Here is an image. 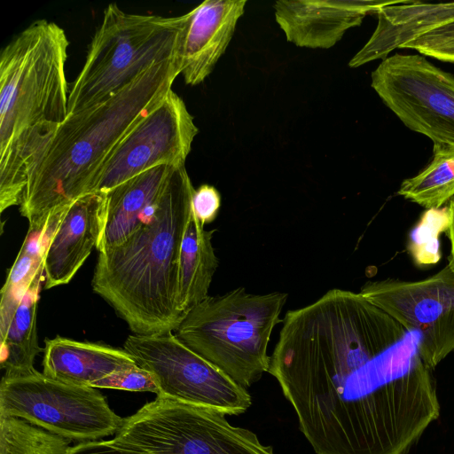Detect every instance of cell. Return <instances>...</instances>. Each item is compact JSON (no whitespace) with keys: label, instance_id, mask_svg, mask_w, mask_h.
I'll list each match as a JSON object with an SVG mask.
<instances>
[{"label":"cell","instance_id":"obj_20","mask_svg":"<svg viewBox=\"0 0 454 454\" xmlns=\"http://www.w3.org/2000/svg\"><path fill=\"white\" fill-rule=\"evenodd\" d=\"M43 273L42 266L33 277L6 329L0 333V364L4 375L35 370V358L43 351L38 344L36 314Z\"/></svg>","mask_w":454,"mask_h":454},{"label":"cell","instance_id":"obj_24","mask_svg":"<svg viewBox=\"0 0 454 454\" xmlns=\"http://www.w3.org/2000/svg\"><path fill=\"white\" fill-rule=\"evenodd\" d=\"M67 454H153L140 446L114 436L69 446Z\"/></svg>","mask_w":454,"mask_h":454},{"label":"cell","instance_id":"obj_16","mask_svg":"<svg viewBox=\"0 0 454 454\" xmlns=\"http://www.w3.org/2000/svg\"><path fill=\"white\" fill-rule=\"evenodd\" d=\"M246 0H207L188 12L181 51V74L188 85H198L213 71L229 45Z\"/></svg>","mask_w":454,"mask_h":454},{"label":"cell","instance_id":"obj_14","mask_svg":"<svg viewBox=\"0 0 454 454\" xmlns=\"http://www.w3.org/2000/svg\"><path fill=\"white\" fill-rule=\"evenodd\" d=\"M391 2L279 0L274 9L287 41L300 47L329 49L367 14Z\"/></svg>","mask_w":454,"mask_h":454},{"label":"cell","instance_id":"obj_4","mask_svg":"<svg viewBox=\"0 0 454 454\" xmlns=\"http://www.w3.org/2000/svg\"><path fill=\"white\" fill-rule=\"evenodd\" d=\"M65 30L46 20L15 35L0 55V212L20 206L27 168L67 117Z\"/></svg>","mask_w":454,"mask_h":454},{"label":"cell","instance_id":"obj_5","mask_svg":"<svg viewBox=\"0 0 454 454\" xmlns=\"http://www.w3.org/2000/svg\"><path fill=\"white\" fill-rule=\"evenodd\" d=\"M188 20V12L133 14L108 4L69 91L67 115L107 100L154 65L181 59Z\"/></svg>","mask_w":454,"mask_h":454},{"label":"cell","instance_id":"obj_9","mask_svg":"<svg viewBox=\"0 0 454 454\" xmlns=\"http://www.w3.org/2000/svg\"><path fill=\"white\" fill-rule=\"evenodd\" d=\"M123 348L158 386L157 396L213 409L225 415L244 413L252 400L245 387L183 343L172 332L129 335Z\"/></svg>","mask_w":454,"mask_h":454},{"label":"cell","instance_id":"obj_2","mask_svg":"<svg viewBox=\"0 0 454 454\" xmlns=\"http://www.w3.org/2000/svg\"><path fill=\"white\" fill-rule=\"evenodd\" d=\"M181 59L156 64L107 100L68 114L27 168L20 212L41 231L90 193L100 167L130 129L172 89Z\"/></svg>","mask_w":454,"mask_h":454},{"label":"cell","instance_id":"obj_17","mask_svg":"<svg viewBox=\"0 0 454 454\" xmlns=\"http://www.w3.org/2000/svg\"><path fill=\"white\" fill-rule=\"evenodd\" d=\"M378 25L364 46L348 65L358 67L388 54L418 35L454 20V3L426 4L392 1L376 12Z\"/></svg>","mask_w":454,"mask_h":454},{"label":"cell","instance_id":"obj_23","mask_svg":"<svg viewBox=\"0 0 454 454\" xmlns=\"http://www.w3.org/2000/svg\"><path fill=\"white\" fill-rule=\"evenodd\" d=\"M403 48L416 50L442 61L454 62V20L418 35Z\"/></svg>","mask_w":454,"mask_h":454},{"label":"cell","instance_id":"obj_26","mask_svg":"<svg viewBox=\"0 0 454 454\" xmlns=\"http://www.w3.org/2000/svg\"><path fill=\"white\" fill-rule=\"evenodd\" d=\"M447 234L450 243V253L448 265L454 271V197L450 200L446 211Z\"/></svg>","mask_w":454,"mask_h":454},{"label":"cell","instance_id":"obj_1","mask_svg":"<svg viewBox=\"0 0 454 454\" xmlns=\"http://www.w3.org/2000/svg\"><path fill=\"white\" fill-rule=\"evenodd\" d=\"M269 372L316 454H407L440 415L417 334L360 293L288 310Z\"/></svg>","mask_w":454,"mask_h":454},{"label":"cell","instance_id":"obj_3","mask_svg":"<svg viewBox=\"0 0 454 454\" xmlns=\"http://www.w3.org/2000/svg\"><path fill=\"white\" fill-rule=\"evenodd\" d=\"M194 191L185 165H176L139 227L121 244L98 252L92 290L137 335L170 333L184 317L179 258Z\"/></svg>","mask_w":454,"mask_h":454},{"label":"cell","instance_id":"obj_22","mask_svg":"<svg viewBox=\"0 0 454 454\" xmlns=\"http://www.w3.org/2000/svg\"><path fill=\"white\" fill-rule=\"evenodd\" d=\"M51 231L28 230L21 248L1 289L0 333L4 331L36 271L43 266V255Z\"/></svg>","mask_w":454,"mask_h":454},{"label":"cell","instance_id":"obj_7","mask_svg":"<svg viewBox=\"0 0 454 454\" xmlns=\"http://www.w3.org/2000/svg\"><path fill=\"white\" fill-rule=\"evenodd\" d=\"M0 417L25 420L78 443L116 434L124 422L98 388L59 381L36 370L3 376Z\"/></svg>","mask_w":454,"mask_h":454},{"label":"cell","instance_id":"obj_6","mask_svg":"<svg viewBox=\"0 0 454 454\" xmlns=\"http://www.w3.org/2000/svg\"><path fill=\"white\" fill-rule=\"evenodd\" d=\"M288 294L248 293L245 287L207 296L188 311L176 336L247 388L269 372L268 347Z\"/></svg>","mask_w":454,"mask_h":454},{"label":"cell","instance_id":"obj_12","mask_svg":"<svg viewBox=\"0 0 454 454\" xmlns=\"http://www.w3.org/2000/svg\"><path fill=\"white\" fill-rule=\"evenodd\" d=\"M198 132L184 100L171 89L113 151L90 192H106L159 165L184 164Z\"/></svg>","mask_w":454,"mask_h":454},{"label":"cell","instance_id":"obj_18","mask_svg":"<svg viewBox=\"0 0 454 454\" xmlns=\"http://www.w3.org/2000/svg\"><path fill=\"white\" fill-rule=\"evenodd\" d=\"M176 165H159L106 192L104 225L98 252L124 242L162 194Z\"/></svg>","mask_w":454,"mask_h":454},{"label":"cell","instance_id":"obj_21","mask_svg":"<svg viewBox=\"0 0 454 454\" xmlns=\"http://www.w3.org/2000/svg\"><path fill=\"white\" fill-rule=\"evenodd\" d=\"M397 193L430 210L450 201L454 197V145L434 144L430 163L403 180Z\"/></svg>","mask_w":454,"mask_h":454},{"label":"cell","instance_id":"obj_13","mask_svg":"<svg viewBox=\"0 0 454 454\" xmlns=\"http://www.w3.org/2000/svg\"><path fill=\"white\" fill-rule=\"evenodd\" d=\"M106 192L87 193L59 214L43 255L46 289L67 284L82 266L100 238Z\"/></svg>","mask_w":454,"mask_h":454},{"label":"cell","instance_id":"obj_15","mask_svg":"<svg viewBox=\"0 0 454 454\" xmlns=\"http://www.w3.org/2000/svg\"><path fill=\"white\" fill-rule=\"evenodd\" d=\"M43 373L68 384L117 389L120 375L137 367L124 348L57 336L45 340Z\"/></svg>","mask_w":454,"mask_h":454},{"label":"cell","instance_id":"obj_10","mask_svg":"<svg viewBox=\"0 0 454 454\" xmlns=\"http://www.w3.org/2000/svg\"><path fill=\"white\" fill-rule=\"evenodd\" d=\"M372 89L410 129L454 145V76L419 54L395 53L372 73Z\"/></svg>","mask_w":454,"mask_h":454},{"label":"cell","instance_id":"obj_11","mask_svg":"<svg viewBox=\"0 0 454 454\" xmlns=\"http://www.w3.org/2000/svg\"><path fill=\"white\" fill-rule=\"evenodd\" d=\"M359 293L417 334L418 353L431 370L454 351V271L448 264L421 280L368 281Z\"/></svg>","mask_w":454,"mask_h":454},{"label":"cell","instance_id":"obj_25","mask_svg":"<svg viewBox=\"0 0 454 454\" xmlns=\"http://www.w3.org/2000/svg\"><path fill=\"white\" fill-rule=\"evenodd\" d=\"M192 204L194 216L205 226L216 219L221 207V195L215 187L202 184L195 189Z\"/></svg>","mask_w":454,"mask_h":454},{"label":"cell","instance_id":"obj_19","mask_svg":"<svg viewBox=\"0 0 454 454\" xmlns=\"http://www.w3.org/2000/svg\"><path fill=\"white\" fill-rule=\"evenodd\" d=\"M215 230H206L192 214L179 258L178 303L185 314L208 296L219 260L212 244Z\"/></svg>","mask_w":454,"mask_h":454},{"label":"cell","instance_id":"obj_8","mask_svg":"<svg viewBox=\"0 0 454 454\" xmlns=\"http://www.w3.org/2000/svg\"><path fill=\"white\" fill-rule=\"evenodd\" d=\"M225 414L157 396L124 418L115 436L153 454H275Z\"/></svg>","mask_w":454,"mask_h":454}]
</instances>
